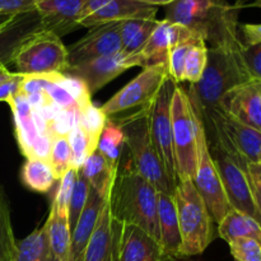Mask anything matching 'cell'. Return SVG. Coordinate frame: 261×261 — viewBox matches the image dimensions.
Listing matches in <instances>:
<instances>
[{
  "label": "cell",
  "instance_id": "cell-1",
  "mask_svg": "<svg viewBox=\"0 0 261 261\" xmlns=\"http://www.w3.org/2000/svg\"><path fill=\"white\" fill-rule=\"evenodd\" d=\"M242 46L240 40L229 45L208 47L206 66L200 81L185 88L199 115L217 110L227 93L255 81L242 58Z\"/></svg>",
  "mask_w": 261,
  "mask_h": 261
},
{
  "label": "cell",
  "instance_id": "cell-2",
  "mask_svg": "<svg viewBox=\"0 0 261 261\" xmlns=\"http://www.w3.org/2000/svg\"><path fill=\"white\" fill-rule=\"evenodd\" d=\"M239 5L226 0H175L165 7L166 20L184 25L211 47L240 41Z\"/></svg>",
  "mask_w": 261,
  "mask_h": 261
},
{
  "label": "cell",
  "instance_id": "cell-3",
  "mask_svg": "<svg viewBox=\"0 0 261 261\" xmlns=\"http://www.w3.org/2000/svg\"><path fill=\"white\" fill-rule=\"evenodd\" d=\"M157 195V189L134 167L119 168L109 198L112 221L139 227L160 244Z\"/></svg>",
  "mask_w": 261,
  "mask_h": 261
},
{
  "label": "cell",
  "instance_id": "cell-4",
  "mask_svg": "<svg viewBox=\"0 0 261 261\" xmlns=\"http://www.w3.org/2000/svg\"><path fill=\"white\" fill-rule=\"evenodd\" d=\"M152 105V103H150ZM144 107L130 114L107 117L120 125L124 132L125 144L129 149L133 167L152 184L158 193H175L176 184L163 165L150 137L149 107Z\"/></svg>",
  "mask_w": 261,
  "mask_h": 261
},
{
  "label": "cell",
  "instance_id": "cell-5",
  "mask_svg": "<svg viewBox=\"0 0 261 261\" xmlns=\"http://www.w3.org/2000/svg\"><path fill=\"white\" fill-rule=\"evenodd\" d=\"M173 196L181 233L180 256L203 254L218 236L205 201L191 180H178Z\"/></svg>",
  "mask_w": 261,
  "mask_h": 261
},
{
  "label": "cell",
  "instance_id": "cell-6",
  "mask_svg": "<svg viewBox=\"0 0 261 261\" xmlns=\"http://www.w3.org/2000/svg\"><path fill=\"white\" fill-rule=\"evenodd\" d=\"M171 119L177 181H194L198 166L196 115L185 87L181 84H177L173 92Z\"/></svg>",
  "mask_w": 261,
  "mask_h": 261
},
{
  "label": "cell",
  "instance_id": "cell-7",
  "mask_svg": "<svg viewBox=\"0 0 261 261\" xmlns=\"http://www.w3.org/2000/svg\"><path fill=\"white\" fill-rule=\"evenodd\" d=\"M17 73L32 74H65L69 68L68 50L55 33L42 30L28 38L14 56Z\"/></svg>",
  "mask_w": 261,
  "mask_h": 261
},
{
  "label": "cell",
  "instance_id": "cell-8",
  "mask_svg": "<svg viewBox=\"0 0 261 261\" xmlns=\"http://www.w3.org/2000/svg\"><path fill=\"white\" fill-rule=\"evenodd\" d=\"M168 78L170 74L165 64L145 66L133 81L102 105L101 110L107 117H112L148 107Z\"/></svg>",
  "mask_w": 261,
  "mask_h": 261
},
{
  "label": "cell",
  "instance_id": "cell-9",
  "mask_svg": "<svg viewBox=\"0 0 261 261\" xmlns=\"http://www.w3.org/2000/svg\"><path fill=\"white\" fill-rule=\"evenodd\" d=\"M195 115L196 138H198V166H196L194 185L205 201L214 222L218 224L232 211V206L227 199L218 170H217L213 158L209 153L205 127H204L203 121L196 110Z\"/></svg>",
  "mask_w": 261,
  "mask_h": 261
},
{
  "label": "cell",
  "instance_id": "cell-10",
  "mask_svg": "<svg viewBox=\"0 0 261 261\" xmlns=\"http://www.w3.org/2000/svg\"><path fill=\"white\" fill-rule=\"evenodd\" d=\"M177 84L168 78L161 87L160 92L149 107V129L153 144L167 168L173 182L177 184L175 149H173L172 119H171V102Z\"/></svg>",
  "mask_w": 261,
  "mask_h": 261
},
{
  "label": "cell",
  "instance_id": "cell-11",
  "mask_svg": "<svg viewBox=\"0 0 261 261\" xmlns=\"http://www.w3.org/2000/svg\"><path fill=\"white\" fill-rule=\"evenodd\" d=\"M147 232L133 224L112 221L111 261H172Z\"/></svg>",
  "mask_w": 261,
  "mask_h": 261
},
{
  "label": "cell",
  "instance_id": "cell-12",
  "mask_svg": "<svg viewBox=\"0 0 261 261\" xmlns=\"http://www.w3.org/2000/svg\"><path fill=\"white\" fill-rule=\"evenodd\" d=\"M133 66H142V68L144 66L142 56L139 54L126 55L120 51L115 55L103 56L76 65H70L65 74L83 81L89 93L93 94Z\"/></svg>",
  "mask_w": 261,
  "mask_h": 261
},
{
  "label": "cell",
  "instance_id": "cell-13",
  "mask_svg": "<svg viewBox=\"0 0 261 261\" xmlns=\"http://www.w3.org/2000/svg\"><path fill=\"white\" fill-rule=\"evenodd\" d=\"M66 50L69 66L120 53V22H110L89 28L87 35L71 43Z\"/></svg>",
  "mask_w": 261,
  "mask_h": 261
},
{
  "label": "cell",
  "instance_id": "cell-14",
  "mask_svg": "<svg viewBox=\"0 0 261 261\" xmlns=\"http://www.w3.org/2000/svg\"><path fill=\"white\" fill-rule=\"evenodd\" d=\"M158 7L134 0H88L81 18V27L92 28L126 19H155Z\"/></svg>",
  "mask_w": 261,
  "mask_h": 261
},
{
  "label": "cell",
  "instance_id": "cell-15",
  "mask_svg": "<svg viewBox=\"0 0 261 261\" xmlns=\"http://www.w3.org/2000/svg\"><path fill=\"white\" fill-rule=\"evenodd\" d=\"M198 112V111H196ZM203 121H212L222 130L236 152L246 162L261 163V132L226 114L222 109L199 115Z\"/></svg>",
  "mask_w": 261,
  "mask_h": 261
},
{
  "label": "cell",
  "instance_id": "cell-16",
  "mask_svg": "<svg viewBox=\"0 0 261 261\" xmlns=\"http://www.w3.org/2000/svg\"><path fill=\"white\" fill-rule=\"evenodd\" d=\"M88 0H37L36 10L42 20L43 30L59 37L81 27L79 22Z\"/></svg>",
  "mask_w": 261,
  "mask_h": 261
},
{
  "label": "cell",
  "instance_id": "cell-17",
  "mask_svg": "<svg viewBox=\"0 0 261 261\" xmlns=\"http://www.w3.org/2000/svg\"><path fill=\"white\" fill-rule=\"evenodd\" d=\"M261 82L252 81L240 86L222 98L218 109L239 121L261 130Z\"/></svg>",
  "mask_w": 261,
  "mask_h": 261
},
{
  "label": "cell",
  "instance_id": "cell-18",
  "mask_svg": "<svg viewBox=\"0 0 261 261\" xmlns=\"http://www.w3.org/2000/svg\"><path fill=\"white\" fill-rule=\"evenodd\" d=\"M43 30L42 20L37 10L14 15L0 27V65L13 63L20 46Z\"/></svg>",
  "mask_w": 261,
  "mask_h": 261
},
{
  "label": "cell",
  "instance_id": "cell-19",
  "mask_svg": "<svg viewBox=\"0 0 261 261\" xmlns=\"http://www.w3.org/2000/svg\"><path fill=\"white\" fill-rule=\"evenodd\" d=\"M188 31L189 28L177 24V23L168 22L166 19L160 20L155 30L150 35L149 40L147 41L144 47L139 53L143 59V64H144L143 68L158 65V64L167 65L168 54H170L171 48L186 35Z\"/></svg>",
  "mask_w": 261,
  "mask_h": 261
},
{
  "label": "cell",
  "instance_id": "cell-20",
  "mask_svg": "<svg viewBox=\"0 0 261 261\" xmlns=\"http://www.w3.org/2000/svg\"><path fill=\"white\" fill-rule=\"evenodd\" d=\"M157 216L160 226V245L163 254L170 259H180L181 233L177 209L172 194L158 193Z\"/></svg>",
  "mask_w": 261,
  "mask_h": 261
},
{
  "label": "cell",
  "instance_id": "cell-21",
  "mask_svg": "<svg viewBox=\"0 0 261 261\" xmlns=\"http://www.w3.org/2000/svg\"><path fill=\"white\" fill-rule=\"evenodd\" d=\"M107 200L102 199L93 189L91 188L89 191L88 200H87L86 206L71 232V251H70V261H82L83 260L84 251L91 240L92 233L96 227L97 219H98L99 213L103 208L105 203Z\"/></svg>",
  "mask_w": 261,
  "mask_h": 261
},
{
  "label": "cell",
  "instance_id": "cell-22",
  "mask_svg": "<svg viewBox=\"0 0 261 261\" xmlns=\"http://www.w3.org/2000/svg\"><path fill=\"white\" fill-rule=\"evenodd\" d=\"M48 245L53 256L59 261H70L71 228L68 209L58 208L53 203L46 221Z\"/></svg>",
  "mask_w": 261,
  "mask_h": 261
},
{
  "label": "cell",
  "instance_id": "cell-23",
  "mask_svg": "<svg viewBox=\"0 0 261 261\" xmlns=\"http://www.w3.org/2000/svg\"><path fill=\"white\" fill-rule=\"evenodd\" d=\"M13 111L15 124V137L20 152L25 158L31 157L32 147L38 137L35 121H33V109L28 102L27 97L18 93L8 101Z\"/></svg>",
  "mask_w": 261,
  "mask_h": 261
},
{
  "label": "cell",
  "instance_id": "cell-24",
  "mask_svg": "<svg viewBox=\"0 0 261 261\" xmlns=\"http://www.w3.org/2000/svg\"><path fill=\"white\" fill-rule=\"evenodd\" d=\"M112 218L109 200L105 203L82 261H111Z\"/></svg>",
  "mask_w": 261,
  "mask_h": 261
},
{
  "label": "cell",
  "instance_id": "cell-25",
  "mask_svg": "<svg viewBox=\"0 0 261 261\" xmlns=\"http://www.w3.org/2000/svg\"><path fill=\"white\" fill-rule=\"evenodd\" d=\"M79 170L82 171L84 177L88 180L91 188L102 199L109 200L110 193H111L112 185H114L119 170L112 168L111 165L106 161V158L97 149L88 155L86 162Z\"/></svg>",
  "mask_w": 261,
  "mask_h": 261
},
{
  "label": "cell",
  "instance_id": "cell-26",
  "mask_svg": "<svg viewBox=\"0 0 261 261\" xmlns=\"http://www.w3.org/2000/svg\"><path fill=\"white\" fill-rule=\"evenodd\" d=\"M218 236L229 244L236 239H254L261 244V224L252 217L232 209L218 223Z\"/></svg>",
  "mask_w": 261,
  "mask_h": 261
},
{
  "label": "cell",
  "instance_id": "cell-27",
  "mask_svg": "<svg viewBox=\"0 0 261 261\" xmlns=\"http://www.w3.org/2000/svg\"><path fill=\"white\" fill-rule=\"evenodd\" d=\"M157 19H126L120 22L121 51L126 55H137L142 51L150 35L157 27Z\"/></svg>",
  "mask_w": 261,
  "mask_h": 261
},
{
  "label": "cell",
  "instance_id": "cell-28",
  "mask_svg": "<svg viewBox=\"0 0 261 261\" xmlns=\"http://www.w3.org/2000/svg\"><path fill=\"white\" fill-rule=\"evenodd\" d=\"M20 178L25 188L40 194L47 193L56 181L50 162L40 158H27L22 167Z\"/></svg>",
  "mask_w": 261,
  "mask_h": 261
},
{
  "label": "cell",
  "instance_id": "cell-29",
  "mask_svg": "<svg viewBox=\"0 0 261 261\" xmlns=\"http://www.w3.org/2000/svg\"><path fill=\"white\" fill-rule=\"evenodd\" d=\"M51 255L47 228L43 224L22 241L17 242L13 261H47Z\"/></svg>",
  "mask_w": 261,
  "mask_h": 261
},
{
  "label": "cell",
  "instance_id": "cell-30",
  "mask_svg": "<svg viewBox=\"0 0 261 261\" xmlns=\"http://www.w3.org/2000/svg\"><path fill=\"white\" fill-rule=\"evenodd\" d=\"M124 144L125 137L121 126L107 119L106 125L99 137L97 150L106 158L107 162L115 170L120 168V157H121Z\"/></svg>",
  "mask_w": 261,
  "mask_h": 261
},
{
  "label": "cell",
  "instance_id": "cell-31",
  "mask_svg": "<svg viewBox=\"0 0 261 261\" xmlns=\"http://www.w3.org/2000/svg\"><path fill=\"white\" fill-rule=\"evenodd\" d=\"M201 40L203 38L200 36L189 30L186 35L171 48L170 54H168L167 68L170 78L176 84H181L184 82V66H185V59L186 55H188V51L190 50L194 43Z\"/></svg>",
  "mask_w": 261,
  "mask_h": 261
},
{
  "label": "cell",
  "instance_id": "cell-32",
  "mask_svg": "<svg viewBox=\"0 0 261 261\" xmlns=\"http://www.w3.org/2000/svg\"><path fill=\"white\" fill-rule=\"evenodd\" d=\"M15 249L17 241L13 233L9 203L0 186V261H13Z\"/></svg>",
  "mask_w": 261,
  "mask_h": 261
},
{
  "label": "cell",
  "instance_id": "cell-33",
  "mask_svg": "<svg viewBox=\"0 0 261 261\" xmlns=\"http://www.w3.org/2000/svg\"><path fill=\"white\" fill-rule=\"evenodd\" d=\"M206 58H208V47L203 40L198 41L191 46L188 51L184 66V82L190 84H195L200 81L206 66Z\"/></svg>",
  "mask_w": 261,
  "mask_h": 261
},
{
  "label": "cell",
  "instance_id": "cell-34",
  "mask_svg": "<svg viewBox=\"0 0 261 261\" xmlns=\"http://www.w3.org/2000/svg\"><path fill=\"white\" fill-rule=\"evenodd\" d=\"M107 122V116L103 114L101 107H96L94 105H89L81 111L79 116V125L84 133L87 134L88 139L91 140L92 145L97 149L99 137Z\"/></svg>",
  "mask_w": 261,
  "mask_h": 261
},
{
  "label": "cell",
  "instance_id": "cell-35",
  "mask_svg": "<svg viewBox=\"0 0 261 261\" xmlns=\"http://www.w3.org/2000/svg\"><path fill=\"white\" fill-rule=\"evenodd\" d=\"M89 191H91V185H89L88 180L84 177L81 170H78L76 173L75 184H74L73 191H71L70 200H69L68 213H69V223H70L71 231L75 227L76 222H78L79 217H81L82 212H83L84 206H86L87 200H88Z\"/></svg>",
  "mask_w": 261,
  "mask_h": 261
},
{
  "label": "cell",
  "instance_id": "cell-36",
  "mask_svg": "<svg viewBox=\"0 0 261 261\" xmlns=\"http://www.w3.org/2000/svg\"><path fill=\"white\" fill-rule=\"evenodd\" d=\"M50 165L56 180H60L65 175L66 171L71 168V148L68 137H63V135L53 137Z\"/></svg>",
  "mask_w": 261,
  "mask_h": 261
},
{
  "label": "cell",
  "instance_id": "cell-37",
  "mask_svg": "<svg viewBox=\"0 0 261 261\" xmlns=\"http://www.w3.org/2000/svg\"><path fill=\"white\" fill-rule=\"evenodd\" d=\"M68 139L71 148V168L79 170L86 162L88 155L96 150V148L92 145L91 140L88 139L79 124L70 130V133L68 134Z\"/></svg>",
  "mask_w": 261,
  "mask_h": 261
},
{
  "label": "cell",
  "instance_id": "cell-38",
  "mask_svg": "<svg viewBox=\"0 0 261 261\" xmlns=\"http://www.w3.org/2000/svg\"><path fill=\"white\" fill-rule=\"evenodd\" d=\"M228 245L234 261H261V244L256 240L242 237Z\"/></svg>",
  "mask_w": 261,
  "mask_h": 261
},
{
  "label": "cell",
  "instance_id": "cell-39",
  "mask_svg": "<svg viewBox=\"0 0 261 261\" xmlns=\"http://www.w3.org/2000/svg\"><path fill=\"white\" fill-rule=\"evenodd\" d=\"M59 83H60L61 86H63L64 88L71 94V97L75 99L76 106H78V109L81 110V111L92 103L91 102L92 94L89 93L86 83H84L83 81H81L79 78L63 74V76H61Z\"/></svg>",
  "mask_w": 261,
  "mask_h": 261
},
{
  "label": "cell",
  "instance_id": "cell-40",
  "mask_svg": "<svg viewBox=\"0 0 261 261\" xmlns=\"http://www.w3.org/2000/svg\"><path fill=\"white\" fill-rule=\"evenodd\" d=\"M63 74H32V75H24L22 84H20L19 93L28 97L31 94L40 93L46 89V87L51 83L60 82Z\"/></svg>",
  "mask_w": 261,
  "mask_h": 261
},
{
  "label": "cell",
  "instance_id": "cell-41",
  "mask_svg": "<svg viewBox=\"0 0 261 261\" xmlns=\"http://www.w3.org/2000/svg\"><path fill=\"white\" fill-rule=\"evenodd\" d=\"M76 173H78V170H75V168H69L65 175L60 178L58 193H56L55 199L53 201L58 208L68 209L71 191H73L74 184H75Z\"/></svg>",
  "mask_w": 261,
  "mask_h": 261
},
{
  "label": "cell",
  "instance_id": "cell-42",
  "mask_svg": "<svg viewBox=\"0 0 261 261\" xmlns=\"http://www.w3.org/2000/svg\"><path fill=\"white\" fill-rule=\"evenodd\" d=\"M245 172H246L255 205L261 216V163L246 162L245 163Z\"/></svg>",
  "mask_w": 261,
  "mask_h": 261
},
{
  "label": "cell",
  "instance_id": "cell-43",
  "mask_svg": "<svg viewBox=\"0 0 261 261\" xmlns=\"http://www.w3.org/2000/svg\"><path fill=\"white\" fill-rule=\"evenodd\" d=\"M46 94L48 96V98L51 99V102L55 105H58L59 107L64 110H71V109H78L76 106L75 99L71 97V94L61 86L59 82L55 83H51L50 86L46 87L45 89ZM79 110V109H78Z\"/></svg>",
  "mask_w": 261,
  "mask_h": 261
},
{
  "label": "cell",
  "instance_id": "cell-44",
  "mask_svg": "<svg viewBox=\"0 0 261 261\" xmlns=\"http://www.w3.org/2000/svg\"><path fill=\"white\" fill-rule=\"evenodd\" d=\"M242 58L255 81L261 82V43L254 46H242Z\"/></svg>",
  "mask_w": 261,
  "mask_h": 261
},
{
  "label": "cell",
  "instance_id": "cell-45",
  "mask_svg": "<svg viewBox=\"0 0 261 261\" xmlns=\"http://www.w3.org/2000/svg\"><path fill=\"white\" fill-rule=\"evenodd\" d=\"M37 0H0V14L18 15L36 10Z\"/></svg>",
  "mask_w": 261,
  "mask_h": 261
},
{
  "label": "cell",
  "instance_id": "cell-46",
  "mask_svg": "<svg viewBox=\"0 0 261 261\" xmlns=\"http://www.w3.org/2000/svg\"><path fill=\"white\" fill-rule=\"evenodd\" d=\"M24 75L19 73H12V75L0 83V102H8L13 96L19 93L20 84Z\"/></svg>",
  "mask_w": 261,
  "mask_h": 261
},
{
  "label": "cell",
  "instance_id": "cell-47",
  "mask_svg": "<svg viewBox=\"0 0 261 261\" xmlns=\"http://www.w3.org/2000/svg\"><path fill=\"white\" fill-rule=\"evenodd\" d=\"M51 147H53V137L50 134H38L32 147V153H31L30 158H40V160L50 162Z\"/></svg>",
  "mask_w": 261,
  "mask_h": 261
},
{
  "label": "cell",
  "instance_id": "cell-48",
  "mask_svg": "<svg viewBox=\"0 0 261 261\" xmlns=\"http://www.w3.org/2000/svg\"><path fill=\"white\" fill-rule=\"evenodd\" d=\"M239 32L241 33L240 38L245 46H254L261 43V24H251V23L240 24Z\"/></svg>",
  "mask_w": 261,
  "mask_h": 261
},
{
  "label": "cell",
  "instance_id": "cell-49",
  "mask_svg": "<svg viewBox=\"0 0 261 261\" xmlns=\"http://www.w3.org/2000/svg\"><path fill=\"white\" fill-rule=\"evenodd\" d=\"M134 2L138 3H143V4H148V5H153V7H160V5H168L170 3L175 2V0H134Z\"/></svg>",
  "mask_w": 261,
  "mask_h": 261
},
{
  "label": "cell",
  "instance_id": "cell-50",
  "mask_svg": "<svg viewBox=\"0 0 261 261\" xmlns=\"http://www.w3.org/2000/svg\"><path fill=\"white\" fill-rule=\"evenodd\" d=\"M10 75H12V73L8 70L7 66L0 65V83H3L4 81H7Z\"/></svg>",
  "mask_w": 261,
  "mask_h": 261
},
{
  "label": "cell",
  "instance_id": "cell-51",
  "mask_svg": "<svg viewBox=\"0 0 261 261\" xmlns=\"http://www.w3.org/2000/svg\"><path fill=\"white\" fill-rule=\"evenodd\" d=\"M14 17V15H7V14H0V27H3V25L5 24V23L9 22L12 18Z\"/></svg>",
  "mask_w": 261,
  "mask_h": 261
},
{
  "label": "cell",
  "instance_id": "cell-52",
  "mask_svg": "<svg viewBox=\"0 0 261 261\" xmlns=\"http://www.w3.org/2000/svg\"><path fill=\"white\" fill-rule=\"evenodd\" d=\"M251 2H254V0H236V5H239L240 8H245V5L250 4Z\"/></svg>",
  "mask_w": 261,
  "mask_h": 261
},
{
  "label": "cell",
  "instance_id": "cell-53",
  "mask_svg": "<svg viewBox=\"0 0 261 261\" xmlns=\"http://www.w3.org/2000/svg\"><path fill=\"white\" fill-rule=\"evenodd\" d=\"M245 7H254V8H261V0H254L250 4L245 5Z\"/></svg>",
  "mask_w": 261,
  "mask_h": 261
},
{
  "label": "cell",
  "instance_id": "cell-54",
  "mask_svg": "<svg viewBox=\"0 0 261 261\" xmlns=\"http://www.w3.org/2000/svg\"><path fill=\"white\" fill-rule=\"evenodd\" d=\"M47 261H59V260H56L55 257L53 256V254H51V255H50V257H48V260H47Z\"/></svg>",
  "mask_w": 261,
  "mask_h": 261
},
{
  "label": "cell",
  "instance_id": "cell-55",
  "mask_svg": "<svg viewBox=\"0 0 261 261\" xmlns=\"http://www.w3.org/2000/svg\"><path fill=\"white\" fill-rule=\"evenodd\" d=\"M260 132H261V130H260Z\"/></svg>",
  "mask_w": 261,
  "mask_h": 261
}]
</instances>
